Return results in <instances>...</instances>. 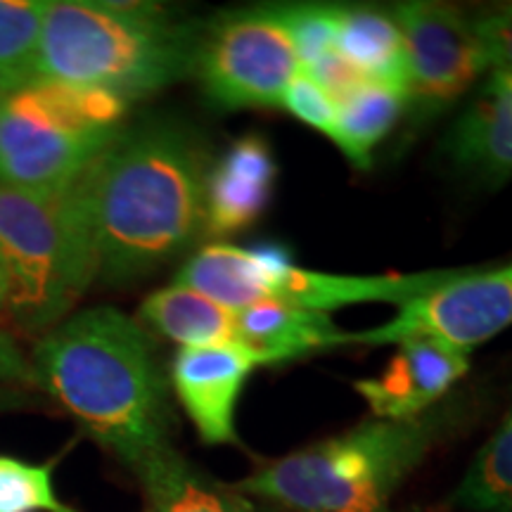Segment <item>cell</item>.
Instances as JSON below:
<instances>
[{
    "instance_id": "9c48e42d",
    "label": "cell",
    "mask_w": 512,
    "mask_h": 512,
    "mask_svg": "<svg viewBox=\"0 0 512 512\" xmlns=\"http://www.w3.org/2000/svg\"><path fill=\"white\" fill-rule=\"evenodd\" d=\"M512 325V264L494 271H458L437 290L401 304L377 328L349 332V347L401 344L430 337L472 354L477 344Z\"/></svg>"
},
{
    "instance_id": "6da1fadb",
    "label": "cell",
    "mask_w": 512,
    "mask_h": 512,
    "mask_svg": "<svg viewBox=\"0 0 512 512\" xmlns=\"http://www.w3.org/2000/svg\"><path fill=\"white\" fill-rule=\"evenodd\" d=\"M31 366L38 387L138 482L178 453L169 377L138 318L114 306L74 313L43 335Z\"/></svg>"
},
{
    "instance_id": "ac0fdd59",
    "label": "cell",
    "mask_w": 512,
    "mask_h": 512,
    "mask_svg": "<svg viewBox=\"0 0 512 512\" xmlns=\"http://www.w3.org/2000/svg\"><path fill=\"white\" fill-rule=\"evenodd\" d=\"M145 491L143 512H271L235 484H223L197 470L181 453L140 479Z\"/></svg>"
},
{
    "instance_id": "f1b7e54d",
    "label": "cell",
    "mask_w": 512,
    "mask_h": 512,
    "mask_svg": "<svg viewBox=\"0 0 512 512\" xmlns=\"http://www.w3.org/2000/svg\"><path fill=\"white\" fill-rule=\"evenodd\" d=\"M17 403H22V399H17L15 394H10V392H0V413L8 411V408H15Z\"/></svg>"
},
{
    "instance_id": "ba28073f",
    "label": "cell",
    "mask_w": 512,
    "mask_h": 512,
    "mask_svg": "<svg viewBox=\"0 0 512 512\" xmlns=\"http://www.w3.org/2000/svg\"><path fill=\"white\" fill-rule=\"evenodd\" d=\"M392 15L406 48V110L413 121L439 117L489 69L465 12L446 3L406 0Z\"/></svg>"
},
{
    "instance_id": "d4e9b609",
    "label": "cell",
    "mask_w": 512,
    "mask_h": 512,
    "mask_svg": "<svg viewBox=\"0 0 512 512\" xmlns=\"http://www.w3.org/2000/svg\"><path fill=\"white\" fill-rule=\"evenodd\" d=\"M294 119L311 126L313 131L332 138L337 124V102L330 98L309 74H299L285 91L283 105Z\"/></svg>"
},
{
    "instance_id": "ffe728a7",
    "label": "cell",
    "mask_w": 512,
    "mask_h": 512,
    "mask_svg": "<svg viewBox=\"0 0 512 512\" xmlns=\"http://www.w3.org/2000/svg\"><path fill=\"white\" fill-rule=\"evenodd\" d=\"M453 505L467 512H512V403L458 482Z\"/></svg>"
},
{
    "instance_id": "5b68a950",
    "label": "cell",
    "mask_w": 512,
    "mask_h": 512,
    "mask_svg": "<svg viewBox=\"0 0 512 512\" xmlns=\"http://www.w3.org/2000/svg\"><path fill=\"white\" fill-rule=\"evenodd\" d=\"M0 256L8 311L24 330H53L98 278V249L81 176L34 192L0 185Z\"/></svg>"
},
{
    "instance_id": "cb8c5ba5",
    "label": "cell",
    "mask_w": 512,
    "mask_h": 512,
    "mask_svg": "<svg viewBox=\"0 0 512 512\" xmlns=\"http://www.w3.org/2000/svg\"><path fill=\"white\" fill-rule=\"evenodd\" d=\"M467 19L489 67L512 76V3L484 8L475 15H467Z\"/></svg>"
},
{
    "instance_id": "603a6c76",
    "label": "cell",
    "mask_w": 512,
    "mask_h": 512,
    "mask_svg": "<svg viewBox=\"0 0 512 512\" xmlns=\"http://www.w3.org/2000/svg\"><path fill=\"white\" fill-rule=\"evenodd\" d=\"M297 50L302 72L335 50L339 5H273Z\"/></svg>"
},
{
    "instance_id": "4316f807",
    "label": "cell",
    "mask_w": 512,
    "mask_h": 512,
    "mask_svg": "<svg viewBox=\"0 0 512 512\" xmlns=\"http://www.w3.org/2000/svg\"><path fill=\"white\" fill-rule=\"evenodd\" d=\"M0 382H17L38 387L34 366L17 347V342L8 332L0 330Z\"/></svg>"
},
{
    "instance_id": "277c9868",
    "label": "cell",
    "mask_w": 512,
    "mask_h": 512,
    "mask_svg": "<svg viewBox=\"0 0 512 512\" xmlns=\"http://www.w3.org/2000/svg\"><path fill=\"white\" fill-rule=\"evenodd\" d=\"M202 22L155 3L48 0L38 46V79L150 98L195 69Z\"/></svg>"
},
{
    "instance_id": "8fae6325",
    "label": "cell",
    "mask_w": 512,
    "mask_h": 512,
    "mask_svg": "<svg viewBox=\"0 0 512 512\" xmlns=\"http://www.w3.org/2000/svg\"><path fill=\"white\" fill-rule=\"evenodd\" d=\"M261 361L238 342L181 349L171 361L169 382L204 444H238V403Z\"/></svg>"
},
{
    "instance_id": "8992f818",
    "label": "cell",
    "mask_w": 512,
    "mask_h": 512,
    "mask_svg": "<svg viewBox=\"0 0 512 512\" xmlns=\"http://www.w3.org/2000/svg\"><path fill=\"white\" fill-rule=\"evenodd\" d=\"M126 110L119 95L50 79L10 93L0 107V185L67 188L119 136Z\"/></svg>"
},
{
    "instance_id": "30bf717a",
    "label": "cell",
    "mask_w": 512,
    "mask_h": 512,
    "mask_svg": "<svg viewBox=\"0 0 512 512\" xmlns=\"http://www.w3.org/2000/svg\"><path fill=\"white\" fill-rule=\"evenodd\" d=\"M456 273L448 268L408 275H339L297 266L290 247L280 242L242 247V285L247 306L280 302L318 313H330L351 304L380 302L401 306L437 290Z\"/></svg>"
},
{
    "instance_id": "7c38bea8",
    "label": "cell",
    "mask_w": 512,
    "mask_h": 512,
    "mask_svg": "<svg viewBox=\"0 0 512 512\" xmlns=\"http://www.w3.org/2000/svg\"><path fill=\"white\" fill-rule=\"evenodd\" d=\"M470 370V354L430 337L406 339L377 377L354 382L373 418L408 420L453 394Z\"/></svg>"
},
{
    "instance_id": "d6986e66",
    "label": "cell",
    "mask_w": 512,
    "mask_h": 512,
    "mask_svg": "<svg viewBox=\"0 0 512 512\" xmlns=\"http://www.w3.org/2000/svg\"><path fill=\"white\" fill-rule=\"evenodd\" d=\"M403 112H406V91L366 81L337 102L332 143L356 169H368L375 147L389 136Z\"/></svg>"
},
{
    "instance_id": "9a60e30c",
    "label": "cell",
    "mask_w": 512,
    "mask_h": 512,
    "mask_svg": "<svg viewBox=\"0 0 512 512\" xmlns=\"http://www.w3.org/2000/svg\"><path fill=\"white\" fill-rule=\"evenodd\" d=\"M235 342L259 358L261 366H278L316 351L349 347V332L330 313L259 302L235 313Z\"/></svg>"
},
{
    "instance_id": "7402d4cb",
    "label": "cell",
    "mask_w": 512,
    "mask_h": 512,
    "mask_svg": "<svg viewBox=\"0 0 512 512\" xmlns=\"http://www.w3.org/2000/svg\"><path fill=\"white\" fill-rule=\"evenodd\" d=\"M0 512H76L57 496L55 463L0 456Z\"/></svg>"
},
{
    "instance_id": "7a4b0ae2",
    "label": "cell",
    "mask_w": 512,
    "mask_h": 512,
    "mask_svg": "<svg viewBox=\"0 0 512 512\" xmlns=\"http://www.w3.org/2000/svg\"><path fill=\"white\" fill-rule=\"evenodd\" d=\"M209 166L204 140L181 121L150 119L121 128L81 174L98 278L136 283L202 238Z\"/></svg>"
},
{
    "instance_id": "83f0119b",
    "label": "cell",
    "mask_w": 512,
    "mask_h": 512,
    "mask_svg": "<svg viewBox=\"0 0 512 512\" xmlns=\"http://www.w3.org/2000/svg\"><path fill=\"white\" fill-rule=\"evenodd\" d=\"M10 304V278L8 271H5L3 256H0V311H8Z\"/></svg>"
},
{
    "instance_id": "e0dca14e",
    "label": "cell",
    "mask_w": 512,
    "mask_h": 512,
    "mask_svg": "<svg viewBox=\"0 0 512 512\" xmlns=\"http://www.w3.org/2000/svg\"><path fill=\"white\" fill-rule=\"evenodd\" d=\"M335 50L366 76L406 91V48L392 12L339 8Z\"/></svg>"
},
{
    "instance_id": "44dd1931",
    "label": "cell",
    "mask_w": 512,
    "mask_h": 512,
    "mask_svg": "<svg viewBox=\"0 0 512 512\" xmlns=\"http://www.w3.org/2000/svg\"><path fill=\"white\" fill-rule=\"evenodd\" d=\"M48 0H0V93L38 79V46Z\"/></svg>"
},
{
    "instance_id": "2e32d148",
    "label": "cell",
    "mask_w": 512,
    "mask_h": 512,
    "mask_svg": "<svg viewBox=\"0 0 512 512\" xmlns=\"http://www.w3.org/2000/svg\"><path fill=\"white\" fill-rule=\"evenodd\" d=\"M138 323L147 332L183 344V349L235 342V313L176 283L152 292L140 304Z\"/></svg>"
},
{
    "instance_id": "52a82bcc",
    "label": "cell",
    "mask_w": 512,
    "mask_h": 512,
    "mask_svg": "<svg viewBox=\"0 0 512 512\" xmlns=\"http://www.w3.org/2000/svg\"><path fill=\"white\" fill-rule=\"evenodd\" d=\"M299 74L302 62L273 5L228 10L204 24L192 76L219 110L280 107Z\"/></svg>"
},
{
    "instance_id": "f546056e",
    "label": "cell",
    "mask_w": 512,
    "mask_h": 512,
    "mask_svg": "<svg viewBox=\"0 0 512 512\" xmlns=\"http://www.w3.org/2000/svg\"><path fill=\"white\" fill-rule=\"evenodd\" d=\"M3 102H5V95H3V93H0V107H3Z\"/></svg>"
},
{
    "instance_id": "4fadbf2b",
    "label": "cell",
    "mask_w": 512,
    "mask_h": 512,
    "mask_svg": "<svg viewBox=\"0 0 512 512\" xmlns=\"http://www.w3.org/2000/svg\"><path fill=\"white\" fill-rule=\"evenodd\" d=\"M275 181L278 162L264 136L245 133L233 140L209 166L202 238L226 240L252 228L273 200Z\"/></svg>"
},
{
    "instance_id": "484cf974",
    "label": "cell",
    "mask_w": 512,
    "mask_h": 512,
    "mask_svg": "<svg viewBox=\"0 0 512 512\" xmlns=\"http://www.w3.org/2000/svg\"><path fill=\"white\" fill-rule=\"evenodd\" d=\"M304 74H309L335 102L347 98L349 93H354L358 86L366 83V76L358 72L354 64L344 60L337 50H330L328 55H323L311 67H306Z\"/></svg>"
},
{
    "instance_id": "5bb4252c",
    "label": "cell",
    "mask_w": 512,
    "mask_h": 512,
    "mask_svg": "<svg viewBox=\"0 0 512 512\" xmlns=\"http://www.w3.org/2000/svg\"><path fill=\"white\" fill-rule=\"evenodd\" d=\"M448 164L467 181L501 185L512 178V76L494 72L470 105L448 128L444 145Z\"/></svg>"
},
{
    "instance_id": "3957f363",
    "label": "cell",
    "mask_w": 512,
    "mask_h": 512,
    "mask_svg": "<svg viewBox=\"0 0 512 512\" xmlns=\"http://www.w3.org/2000/svg\"><path fill=\"white\" fill-rule=\"evenodd\" d=\"M470 401L446 396L418 418H370L266 463L235 486L283 512H389L392 498L448 434Z\"/></svg>"
}]
</instances>
